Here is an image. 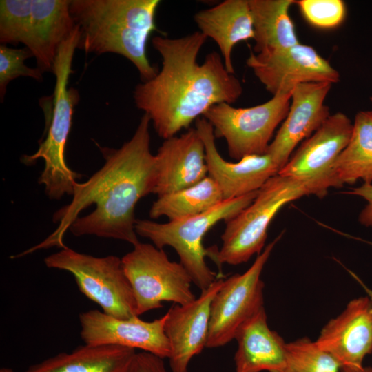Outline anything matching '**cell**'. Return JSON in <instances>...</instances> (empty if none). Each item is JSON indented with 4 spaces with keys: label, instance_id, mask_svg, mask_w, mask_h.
Wrapping results in <instances>:
<instances>
[{
    "label": "cell",
    "instance_id": "cell-34",
    "mask_svg": "<svg viewBox=\"0 0 372 372\" xmlns=\"http://www.w3.org/2000/svg\"><path fill=\"white\" fill-rule=\"evenodd\" d=\"M364 288L366 289L367 291V293H368V295L370 296L371 298H372V291L367 289L366 287H364Z\"/></svg>",
    "mask_w": 372,
    "mask_h": 372
},
{
    "label": "cell",
    "instance_id": "cell-28",
    "mask_svg": "<svg viewBox=\"0 0 372 372\" xmlns=\"http://www.w3.org/2000/svg\"><path fill=\"white\" fill-rule=\"evenodd\" d=\"M33 57L30 50L25 47L12 48L6 45L0 46V96L3 101L7 85L14 79L28 76L37 81H43V72L37 67H28L25 61Z\"/></svg>",
    "mask_w": 372,
    "mask_h": 372
},
{
    "label": "cell",
    "instance_id": "cell-13",
    "mask_svg": "<svg viewBox=\"0 0 372 372\" xmlns=\"http://www.w3.org/2000/svg\"><path fill=\"white\" fill-rule=\"evenodd\" d=\"M167 313L160 318L147 322L138 316L118 318L97 309L79 314L81 338L90 345H117L139 349L162 359L171 353L165 331Z\"/></svg>",
    "mask_w": 372,
    "mask_h": 372
},
{
    "label": "cell",
    "instance_id": "cell-31",
    "mask_svg": "<svg viewBox=\"0 0 372 372\" xmlns=\"http://www.w3.org/2000/svg\"><path fill=\"white\" fill-rule=\"evenodd\" d=\"M348 194L361 197L366 201L358 216V221L362 225L372 227V183H363L360 187L352 188Z\"/></svg>",
    "mask_w": 372,
    "mask_h": 372
},
{
    "label": "cell",
    "instance_id": "cell-9",
    "mask_svg": "<svg viewBox=\"0 0 372 372\" xmlns=\"http://www.w3.org/2000/svg\"><path fill=\"white\" fill-rule=\"evenodd\" d=\"M291 97V92L280 94L249 107L222 103L210 107L203 117L211 125L215 136L225 140L229 155L239 161L266 154L276 129L288 114Z\"/></svg>",
    "mask_w": 372,
    "mask_h": 372
},
{
    "label": "cell",
    "instance_id": "cell-4",
    "mask_svg": "<svg viewBox=\"0 0 372 372\" xmlns=\"http://www.w3.org/2000/svg\"><path fill=\"white\" fill-rule=\"evenodd\" d=\"M81 32L76 25L68 37L59 46L52 73L56 77L52 99V110L47 121V135L39 142L38 149L31 155H24L22 162L27 165L43 159L45 166L39 178L45 192L51 199L58 200L65 194H73L74 186L81 175L67 165L65 149L72 126V115L78 103V92L68 87V79L75 50L78 48Z\"/></svg>",
    "mask_w": 372,
    "mask_h": 372
},
{
    "label": "cell",
    "instance_id": "cell-14",
    "mask_svg": "<svg viewBox=\"0 0 372 372\" xmlns=\"http://www.w3.org/2000/svg\"><path fill=\"white\" fill-rule=\"evenodd\" d=\"M195 129L204 143L208 176L220 188L224 200L239 198L259 190L280 171L267 153L229 162L218 151L214 129L204 117L195 121Z\"/></svg>",
    "mask_w": 372,
    "mask_h": 372
},
{
    "label": "cell",
    "instance_id": "cell-12",
    "mask_svg": "<svg viewBox=\"0 0 372 372\" xmlns=\"http://www.w3.org/2000/svg\"><path fill=\"white\" fill-rule=\"evenodd\" d=\"M273 96L291 93L298 85L340 80L339 72L311 46L298 43L269 54L251 52L246 61Z\"/></svg>",
    "mask_w": 372,
    "mask_h": 372
},
{
    "label": "cell",
    "instance_id": "cell-25",
    "mask_svg": "<svg viewBox=\"0 0 372 372\" xmlns=\"http://www.w3.org/2000/svg\"><path fill=\"white\" fill-rule=\"evenodd\" d=\"M223 200L220 188L207 176L191 187L158 196L149 215L153 219L165 216L175 220L205 213Z\"/></svg>",
    "mask_w": 372,
    "mask_h": 372
},
{
    "label": "cell",
    "instance_id": "cell-22",
    "mask_svg": "<svg viewBox=\"0 0 372 372\" xmlns=\"http://www.w3.org/2000/svg\"><path fill=\"white\" fill-rule=\"evenodd\" d=\"M136 353L117 345L85 344L32 364L25 372H130Z\"/></svg>",
    "mask_w": 372,
    "mask_h": 372
},
{
    "label": "cell",
    "instance_id": "cell-16",
    "mask_svg": "<svg viewBox=\"0 0 372 372\" xmlns=\"http://www.w3.org/2000/svg\"><path fill=\"white\" fill-rule=\"evenodd\" d=\"M332 83H307L297 85L291 92L289 110L269 144V154L281 169L296 147L310 137L330 116L325 99Z\"/></svg>",
    "mask_w": 372,
    "mask_h": 372
},
{
    "label": "cell",
    "instance_id": "cell-7",
    "mask_svg": "<svg viewBox=\"0 0 372 372\" xmlns=\"http://www.w3.org/2000/svg\"><path fill=\"white\" fill-rule=\"evenodd\" d=\"M47 267L70 272L80 291L102 311L118 318L136 313V300L121 258L113 255L96 257L64 247L44 259Z\"/></svg>",
    "mask_w": 372,
    "mask_h": 372
},
{
    "label": "cell",
    "instance_id": "cell-2",
    "mask_svg": "<svg viewBox=\"0 0 372 372\" xmlns=\"http://www.w3.org/2000/svg\"><path fill=\"white\" fill-rule=\"evenodd\" d=\"M207 39L200 31L179 38H152L161 68L153 79L135 87L133 98L164 140L189 129L212 106L231 105L242 94L240 81L227 71L218 52H211L202 64L198 62Z\"/></svg>",
    "mask_w": 372,
    "mask_h": 372
},
{
    "label": "cell",
    "instance_id": "cell-32",
    "mask_svg": "<svg viewBox=\"0 0 372 372\" xmlns=\"http://www.w3.org/2000/svg\"><path fill=\"white\" fill-rule=\"evenodd\" d=\"M340 372H372V366H359L353 368H342Z\"/></svg>",
    "mask_w": 372,
    "mask_h": 372
},
{
    "label": "cell",
    "instance_id": "cell-1",
    "mask_svg": "<svg viewBox=\"0 0 372 372\" xmlns=\"http://www.w3.org/2000/svg\"><path fill=\"white\" fill-rule=\"evenodd\" d=\"M150 123L144 114L132 138L121 147H99L104 165L85 182L75 183L70 203L54 214L56 229L26 254L53 246L63 248L68 229L76 236L114 238L133 246L140 242L135 207L140 199L153 194L156 175L155 155L150 151Z\"/></svg>",
    "mask_w": 372,
    "mask_h": 372
},
{
    "label": "cell",
    "instance_id": "cell-33",
    "mask_svg": "<svg viewBox=\"0 0 372 372\" xmlns=\"http://www.w3.org/2000/svg\"><path fill=\"white\" fill-rule=\"evenodd\" d=\"M0 372H14L13 369L7 367L1 368Z\"/></svg>",
    "mask_w": 372,
    "mask_h": 372
},
{
    "label": "cell",
    "instance_id": "cell-8",
    "mask_svg": "<svg viewBox=\"0 0 372 372\" xmlns=\"http://www.w3.org/2000/svg\"><path fill=\"white\" fill-rule=\"evenodd\" d=\"M121 261L134 295L138 316L161 309L163 302L185 304L196 298L186 269L180 262L171 261L163 249L139 242Z\"/></svg>",
    "mask_w": 372,
    "mask_h": 372
},
{
    "label": "cell",
    "instance_id": "cell-18",
    "mask_svg": "<svg viewBox=\"0 0 372 372\" xmlns=\"http://www.w3.org/2000/svg\"><path fill=\"white\" fill-rule=\"evenodd\" d=\"M155 158L153 194L158 196L191 187L208 176L204 143L195 128L165 139Z\"/></svg>",
    "mask_w": 372,
    "mask_h": 372
},
{
    "label": "cell",
    "instance_id": "cell-24",
    "mask_svg": "<svg viewBox=\"0 0 372 372\" xmlns=\"http://www.w3.org/2000/svg\"><path fill=\"white\" fill-rule=\"evenodd\" d=\"M334 172L342 187L360 180L372 183V110L356 114L350 139L335 163Z\"/></svg>",
    "mask_w": 372,
    "mask_h": 372
},
{
    "label": "cell",
    "instance_id": "cell-19",
    "mask_svg": "<svg viewBox=\"0 0 372 372\" xmlns=\"http://www.w3.org/2000/svg\"><path fill=\"white\" fill-rule=\"evenodd\" d=\"M68 0H33L23 44L43 72H52L58 49L74 29Z\"/></svg>",
    "mask_w": 372,
    "mask_h": 372
},
{
    "label": "cell",
    "instance_id": "cell-23",
    "mask_svg": "<svg viewBox=\"0 0 372 372\" xmlns=\"http://www.w3.org/2000/svg\"><path fill=\"white\" fill-rule=\"evenodd\" d=\"M254 29V53L265 54L299 43L289 14L293 0H249Z\"/></svg>",
    "mask_w": 372,
    "mask_h": 372
},
{
    "label": "cell",
    "instance_id": "cell-21",
    "mask_svg": "<svg viewBox=\"0 0 372 372\" xmlns=\"http://www.w3.org/2000/svg\"><path fill=\"white\" fill-rule=\"evenodd\" d=\"M199 30L217 44L227 71L234 74L231 54L238 43L254 38L249 0H225L194 14Z\"/></svg>",
    "mask_w": 372,
    "mask_h": 372
},
{
    "label": "cell",
    "instance_id": "cell-35",
    "mask_svg": "<svg viewBox=\"0 0 372 372\" xmlns=\"http://www.w3.org/2000/svg\"><path fill=\"white\" fill-rule=\"evenodd\" d=\"M370 101H371V102L372 103V96L370 97Z\"/></svg>",
    "mask_w": 372,
    "mask_h": 372
},
{
    "label": "cell",
    "instance_id": "cell-11",
    "mask_svg": "<svg viewBox=\"0 0 372 372\" xmlns=\"http://www.w3.org/2000/svg\"><path fill=\"white\" fill-rule=\"evenodd\" d=\"M353 123L342 112L331 114L310 137L304 140L278 174L306 180L314 185L321 197L329 189L340 187L334 172L335 163L347 146Z\"/></svg>",
    "mask_w": 372,
    "mask_h": 372
},
{
    "label": "cell",
    "instance_id": "cell-6",
    "mask_svg": "<svg viewBox=\"0 0 372 372\" xmlns=\"http://www.w3.org/2000/svg\"><path fill=\"white\" fill-rule=\"evenodd\" d=\"M258 192L225 200L205 213L165 223L137 219L135 230L137 235L149 239L159 249L165 246L172 247L192 282L203 291L210 287L218 278L206 263L205 258L207 249L203 243L204 236L216 223L221 220L226 223L248 207Z\"/></svg>",
    "mask_w": 372,
    "mask_h": 372
},
{
    "label": "cell",
    "instance_id": "cell-10",
    "mask_svg": "<svg viewBox=\"0 0 372 372\" xmlns=\"http://www.w3.org/2000/svg\"><path fill=\"white\" fill-rule=\"evenodd\" d=\"M281 236L269 243L246 271L224 279L211 304L206 347H220L234 340L242 325L264 307L261 273Z\"/></svg>",
    "mask_w": 372,
    "mask_h": 372
},
{
    "label": "cell",
    "instance_id": "cell-3",
    "mask_svg": "<svg viewBox=\"0 0 372 372\" xmlns=\"http://www.w3.org/2000/svg\"><path fill=\"white\" fill-rule=\"evenodd\" d=\"M159 0H70V12L79 28L78 48L97 54L114 53L129 60L141 82L158 70L149 61L147 44L158 31L155 21Z\"/></svg>",
    "mask_w": 372,
    "mask_h": 372
},
{
    "label": "cell",
    "instance_id": "cell-30",
    "mask_svg": "<svg viewBox=\"0 0 372 372\" xmlns=\"http://www.w3.org/2000/svg\"><path fill=\"white\" fill-rule=\"evenodd\" d=\"M163 360L145 351L136 353L130 372H169Z\"/></svg>",
    "mask_w": 372,
    "mask_h": 372
},
{
    "label": "cell",
    "instance_id": "cell-27",
    "mask_svg": "<svg viewBox=\"0 0 372 372\" xmlns=\"http://www.w3.org/2000/svg\"><path fill=\"white\" fill-rule=\"evenodd\" d=\"M33 0L0 1V42L3 45L23 43Z\"/></svg>",
    "mask_w": 372,
    "mask_h": 372
},
{
    "label": "cell",
    "instance_id": "cell-5",
    "mask_svg": "<svg viewBox=\"0 0 372 372\" xmlns=\"http://www.w3.org/2000/svg\"><path fill=\"white\" fill-rule=\"evenodd\" d=\"M322 198L312 183L277 174L258 190L252 203L227 221L220 249H207V255L218 267L245 263L264 249L269 226L287 204L304 196Z\"/></svg>",
    "mask_w": 372,
    "mask_h": 372
},
{
    "label": "cell",
    "instance_id": "cell-15",
    "mask_svg": "<svg viewBox=\"0 0 372 372\" xmlns=\"http://www.w3.org/2000/svg\"><path fill=\"white\" fill-rule=\"evenodd\" d=\"M223 281L218 277L193 301L174 304L167 312L165 331L171 350L168 358L171 372H188L192 359L207 347L211 304Z\"/></svg>",
    "mask_w": 372,
    "mask_h": 372
},
{
    "label": "cell",
    "instance_id": "cell-20",
    "mask_svg": "<svg viewBox=\"0 0 372 372\" xmlns=\"http://www.w3.org/2000/svg\"><path fill=\"white\" fill-rule=\"evenodd\" d=\"M235 340L234 372H282L285 369L287 342L269 327L264 307L242 325Z\"/></svg>",
    "mask_w": 372,
    "mask_h": 372
},
{
    "label": "cell",
    "instance_id": "cell-29",
    "mask_svg": "<svg viewBox=\"0 0 372 372\" xmlns=\"http://www.w3.org/2000/svg\"><path fill=\"white\" fill-rule=\"evenodd\" d=\"M306 20L320 28H333L343 21L346 6L342 0L295 1Z\"/></svg>",
    "mask_w": 372,
    "mask_h": 372
},
{
    "label": "cell",
    "instance_id": "cell-17",
    "mask_svg": "<svg viewBox=\"0 0 372 372\" xmlns=\"http://www.w3.org/2000/svg\"><path fill=\"white\" fill-rule=\"evenodd\" d=\"M316 342L341 369L363 366L365 357L372 353V298L368 295L351 300L323 327Z\"/></svg>",
    "mask_w": 372,
    "mask_h": 372
},
{
    "label": "cell",
    "instance_id": "cell-26",
    "mask_svg": "<svg viewBox=\"0 0 372 372\" xmlns=\"http://www.w3.org/2000/svg\"><path fill=\"white\" fill-rule=\"evenodd\" d=\"M340 363L316 341L302 338L287 342L286 364L282 372H340Z\"/></svg>",
    "mask_w": 372,
    "mask_h": 372
}]
</instances>
